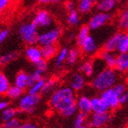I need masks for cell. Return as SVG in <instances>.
I'll list each match as a JSON object with an SVG mask.
<instances>
[{"label": "cell", "mask_w": 128, "mask_h": 128, "mask_svg": "<svg viewBox=\"0 0 128 128\" xmlns=\"http://www.w3.org/2000/svg\"><path fill=\"white\" fill-rule=\"evenodd\" d=\"M35 66H36V69L40 70H41V72H44L46 70H47V68H48L47 60H44L42 58L41 60H40L38 62L35 63Z\"/></svg>", "instance_id": "cell-39"}, {"label": "cell", "mask_w": 128, "mask_h": 128, "mask_svg": "<svg viewBox=\"0 0 128 128\" xmlns=\"http://www.w3.org/2000/svg\"><path fill=\"white\" fill-rule=\"evenodd\" d=\"M77 111L78 109H77V106H76V102H75L74 104L67 107L66 109H64L63 111H62L60 114H62V115L64 116V117H72V116H73V115H75L77 114Z\"/></svg>", "instance_id": "cell-36"}, {"label": "cell", "mask_w": 128, "mask_h": 128, "mask_svg": "<svg viewBox=\"0 0 128 128\" xmlns=\"http://www.w3.org/2000/svg\"><path fill=\"white\" fill-rule=\"evenodd\" d=\"M97 2L98 0H79V3H78L79 12L82 14L89 13Z\"/></svg>", "instance_id": "cell-21"}, {"label": "cell", "mask_w": 128, "mask_h": 128, "mask_svg": "<svg viewBox=\"0 0 128 128\" xmlns=\"http://www.w3.org/2000/svg\"><path fill=\"white\" fill-rule=\"evenodd\" d=\"M16 114H18V112H16V110L15 109V108L8 106V107H6L4 110H2L1 119H2V121L5 123L6 121L10 120V119H12V118H14V117H16Z\"/></svg>", "instance_id": "cell-24"}, {"label": "cell", "mask_w": 128, "mask_h": 128, "mask_svg": "<svg viewBox=\"0 0 128 128\" xmlns=\"http://www.w3.org/2000/svg\"><path fill=\"white\" fill-rule=\"evenodd\" d=\"M76 102V96L74 91L70 87L65 86L58 89L52 92L50 100V104L57 112H60L67 107Z\"/></svg>", "instance_id": "cell-1"}, {"label": "cell", "mask_w": 128, "mask_h": 128, "mask_svg": "<svg viewBox=\"0 0 128 128\" xmlns=\"http://www.w3.org/2000/svg\"><path fill=\"white\" fill-rule=\"evenodd\" d=\"M55 86H56V80L55 79H50L48 80H45L44 85L42 87V90H41V94H51L53 92Z\"/></svg>", "instance_id": "cell-34"}, {"label": "cell", "mask_w": 128, "mask_h": 128, "mask_svg": "<svg viewBox=\"0 0 128 128\" xmlns=\"http://www.w3.org/2000/svg\"><path fill=\"white\" fill-rule=\"evenodd\" d=\"M117 73L112 68L102 70L92 80V86L96 91L102 92L111 88L117 82Z\"/></svg>", "instance_id": "cell-2"}, {"label": "cell", "mask_w": 128, "mask_h": 128, "mask_svg": "<svg viewBox=\"0 0 128 128\" xmlns=\"http://www.w3.org/2000/svg\"><path fill=\"white\" fill-rule=\"evenodd\" d=\"M115 68L120 72H128V52L120 53L118 55Z\"/></svg>", "instance_id": "cell-18"}, {"label": "cell", "mask_w": 128, "mask_h": 128, "mask_svg": "<svg viewBox=\"0 0 128 128\" xmlns=\"http://www.w3.org/2000/svg\"><path fill=\"white\" fill-rule=\"evenodd\" d=\"M67 22L70 26H76L80 23V16H79V13H78L77 10L73 9L72 11H69Z\"/></svg>", "instance_id": "cell-33"}, {"label": "cell", "mask_w": 128, "mask_h": 128, "mask_svg": "<svg viewBox=\"0 0 128 128\" xmlns=\"http://www.w3.org/2000/svg\"><path fill=\"white\" fill-rule=\"evenodd\" d=\"M8 106V102L5 101V100H2L0 101V111H2L6 108V107Z\"/></svg>", "instance_id": "cell-45"}, {"label": "cell", "mask_w": 128, "mask_h": 128, "mask_svg": "<svg viewBox=\"0 0 128 128\" xmlns=\"http://www.w3.org/2000/svg\"><path fill=\"white\" fill-rule=\"evenodd\" d=\"M76 106L78 111L88 114L92 112L91 110V99L86 95H82L78 99H76Z\"/></svg>", "instance_id": "cell-12"}, {"label": "cell", "mask_w": 128, "mask_h": 128, "mask_svg": "<svg viewBox=\"0 0 128 128\" xmlns=\"http://www.w3.org/2000/svg\"><path fill=\"white\" fill-rule=\"evenodd\" d=\"M44 82H45V80L44 79H40V80H37L33 82L32 84H30V87H28V94H40L41 92V90H42V87L44 85Z\"/></svg>", "instance_id": "cell-25"}, {"label": "cell", "mask_w": 128, "mask_h": 128, "mask_svg": "<svg viewBox=\"0 0 128 128\" xmlns=\"http://www.w3.org/2000/svg\"><path fill=\"white\" fill-rule=\"evenodd\" d=\"M117 1H121V0H117Z\"/></svg>", "instance_id": "cell-48"}, {"label": "cell", "mask_w": 128, "mask_h": 128, "mask_svg": "<svg viewBox=\"0 0 128 128\" xmlns=\"http://www.w3.org/2000/svg\"><path fill=\"white\" fill-rule=\"evenodd\" d=\"M120 36H121V32H118V33H115V34L112 35L111 38H109L108 40L104 44V50L111 51V52L116 51Z\"/></svg>", "instance_id": "cell-19"}, {"label": "cell", "mask_w": 128, "mask_h": 128, "mask_svg": "<svg viewBox=\"0 0 128 128\" xmlns=\"http://www.w3.org/2000/svg\"><path fill=\"white\" fill-rule=\"evenodd\" d=\"M121 94L116 91L114 86H112L111 88H108L102 92L100 97L105 102L109 110H115L120 105L119 104V96Z\"/></svg>", "instance_id": "cell-6"}, {"label": "cell", "mask_w": 128, "mask_h": 128, "mask_svg": "<svg viewBox=\"0 0 128 128\" xmlns=\"http://www.w3.org/2000/svg\"><path fill=\"white\" fill-rule=\"evenodd\" d=\"M60 35H62L60 28H52L50 30H48L38 34V43L40 46L52 45V44H55L59 40Z\"/></svg>", "instance_id": "cell-5"}, {"label": "cell", "mask_w": 128, "mask_h": 128, "mask_svg": "<svg viewBox=\"0 0 128 128\" xmlns=\"http://www.w3.org/2000/svg\"><path fill=\"white\" fill-rule=\"evenodd\" d=\"M80 47L83 53L89 56L94 55L98 50V45L96 43V40H94V37H92L90 35L82 42Z\"/></svg>", "instance_id": "cell-9"}, {"label": "cell", "mask_w": 128, "mask_h": 128, "mask_svg": "<svg viewBox=\"0 0 128 128\" xmlns=\"http://www.w3.org/2000/svg\"><path fill=\"white\" fill-rule=\"evenodd\" d=\"M116 51H118L119 53L128 52V33H121Z\"/></svg>", "instance_id": "cell-22"}, {"label": "cell", "mask_w": 128, "mask_h": 128, "mask_svg": "<svg viewBox=\"0 0 128 128\" xmlns=\"http://www.w3.org/2000/svg\"><path fill=\"white\" fill-rule=\"evenodd\" d=\"M18 54L16 53V52H9V53H6L2 56H0V65H6V64L10 63L12 62L13 60L18 58Z\"/></svg>", "instance_id": "cell-35"}, {"label": "cell", "mask_w": 128, "mask_h": 128, "mask_svg": "<svg viewBox=\"0 0 128 128\" xmlns=\"http://www.w3.org/2000/svg\"><path fill=\"white\" fill-rule=\"evenodd\" d=\"M85 85V78L80 73H74L70 80V87L74 92L80 91Z\"/></svg>", "instance_id": "cell-13"}, {"label": "cell", "mask_w": 128, "mask_h": 128, "mask_svg": "<svg viewBox=\"0 0 128 128\" xmlns=\"http://www.w3.org/2000/svg\"><path fill=\"white\" fill-rule=\"evenodd\" d=\"M119 27L124 30H128V8L120 14L118 19Z\"/></svg>", "instance_id": "cell-31"}, {"label": "cell", "mask_w": 128, "mask_h": 128, "mask_svg": "<svg viewBox=\"0 0 128 128\" xmlns=\"http://www.w3.org/2000/svg\"><path fill=\"white\" fill-rule=\"evenodd\" d=\"M23 92H24V90H22L21 88L18 87L16 85H10L9 89H8L6 94V95L8 96L9 99L16 100V99H19L23 95Z\"/></svg>", "instance_id": "cell-23"}, {"label": "cell", "mask_w": 128, "mask_h": 128, "mask_svg": "<svg viewBox=\"0 0 128 128\" xmlns=\"http://www.w3.org/2000/svg\"><path fill=\"white\" fill-rule=\"evenodd\" d=\"M2 127V123H1V122H0V128Z\"/></svg>", "instance_id": "cell-47"}, {"label": "cell", "mask_w": 128, "mask_h": 128, "mask_svg": "<svg viewBox=\"0 0 128 128\" xmlns=\"http://www.w3.org/2000/svg\"><path fill=\"white\" fill-rule=\"evenodd\" d=\"M89 35H90V28H89V27L88 26H82L80 28V30H79L77 34V37H76L78 45L80 46L82 44V42L88 37Z\"/></svg>", "instance_id": "cell-32"}, {"label": "cell", "mask_w": 128, "mask_h": 128, "mask_svg": "<svg viewBox=\"0 0 128 128\" xmlns=\"http://www.w3.org/2000/svg\"><path fill=\"white\" fill-rule=\"evenodd\" d=\"M111 16H111L110 13H105V12H100V11H98L90 19L88 25L89 28L92 30H96L101 28L102 27H104V25L106 24L107 22L110 21Z\"/></svg>", "instance_id": "cell-7"}, {"label": "cell", "mask_w": 128, "mask_h": 128, "mask_svg": "<svg viewBox=\"0 0 128 128\" xmlns=\"http://www.w3.org/2000/svg\"><path fill=\"white\" fill-rule=\"evenodd\" d=\"M40 101V94H28L24 96L20 97L18 102L19 110L23 112H33L36 109V107Z\"/></svg>", "instance_id": "cell-4"}, {"label": "cell", "mask_w": 128, "mask_h": 128, "mask_svg": "<svg viewBox=\"0 0 128 128\" xmlns=\"http://www.w3.org/2000/svg\"><path fill=\"white\" fill-rule=\"evenodd\" d=\"M65 6H66V9L68 11H72L73 9H75V4L74 2L72 1H68V2L65 4Z\"/></svg>", "instance_id": "cell-44"}, {"label": "cell", "mask_w": 128, "mask_h": 128, "mask_svg": "<svg viewBox=\"0 0 128 128\" xmlns=\"http://www.w3.org/2000/svg\"><path fill=\"white\" fill-rule=\"evenodd\" d=\"M20 126H21V122L16 117L12 118L4 123V127L6 128H20Z\"/></svg>", "instance_id": "cell-37"}, {"label": "cell", "mask_w": 128, "mask_h": 128, "mask_svg": "<svg viewBox=\"0 0 128 128\" xmlns=\"http://www.w3.org/2000/svg\"><path fill=\"white\" fill-rule=\"evenodd\" d=\"M60 0H40V2L41 3V4H44V5H46V4H54V3H58Z\"/></svg>", "instance_id": "cell-46"}, {"label": "cell", "mask_w": 128, "mask_h": 128, "mask_svg": "<svg viewBox=\"0 0 128 128\" xmlns=\"http://www.w3.org/2000/svg\"><path fill=\"white\" fill-rule=\"evenodd\" d=\"M41 54H42V58L46 60L52 59L54 56H56L57 52H58V48H57L55 44L52 45H45L41 46Z\"/></svg>", "instance_id": "cell-20"}, {"label": "cell", "mask_w": 128, "mask_h": 128, "mask_svg": "<svg viewBox=\"0 0 128 128\" xmlns=\"http://www.w3.org/2000/svg\"><path fill=\"white\" fill-rule=\"evenodd\" d=\"M91 110L94 112H108L109 108L101 97H94L91 99Z\"/></svg>", "instance_id": "cell-15"}, {"label": "cell", "mask_w": 128, "mask_h": 128, "mask_svg": "<svg viewBox=\"0 0 128 128\" xmlns=\"http://www.w3.org/2000/svg\"><path fill=\"white\" fill-rule=\"evenodd\" d=\"M110 120V115L108 114L107 112H94V114L92 115L91 121L89 126H92L95 128L104 127L106 126Z\"/></svg>", "instance_id": "cell-10"}, {"label": "cell", "mask_w": 128, "mask_h": 128, "mask_svg": "<svg viewBox=\"0 0 128 128\" xmlns=\"http://www.w3.org/2000/svg\"><path fill=\"white\" fill-rule=\"evenodd\" d=\"M127 102H128V92H123V94L119 96V104L120 105H124Z\"/></svg>", "instance_id": "cell-42"}, {"label": "cell", "mask_w": 128, "mask_h": 128, "mask_svg": "<svg viewBox=\"0 0 128 128\" xmlns=\"http://www.w3.org/2000/svg\"><path fill=\"white\" fill-rule=\"evenodd\" d=\"M68 48H62L59 52H57V57H56V60H55V65H56L57 68H60V67L63 65V63L66 62V58H67V54H68Z\"/></svg>", "instance_id": "cell-29"}, {"label": "cell", "mask_w": 128, "mask_h": 128, "mask_svg": "<svg viewBox=\"0 0 128 128\" xmlns=\"http://www.w3.org/2000/svg\"><path fill=\"white\" fill-rule=\"evenodd\" d=\"M33 23L36 25V27L38 28H46L50 27L53 23V19L50 14L45 9H41L37 12L35 15V18L33 19Z\"/></svg>", "instance_id": "cell-8"}, {"label": "cell", "mask_w": 128, "mask_h": 128, "mask_svg": "<svg viewBox=\"0 0 128 128\" xmlns=\"http://www.w3.org/2000/svg\"><path fill=\"white\" fill-rule=\"evenodd\" d=\"M18 35L20 38L28 45H36L38 38V32L36 25L31 23H24L19 27Z\"/></svg>", "instance_id": "cell-3"}, {"label": "cell", "mask_w": 128, "mask_h": 128, "mask_svg": "<svg viewBox=\"0 0 128 128\" xmlns=\"http://www.w3.org/2000/svg\"><path fill=\"white\" fill-rule=\"evenodd\" d=\"M87 119V114L80 112H78L76 116H75L74 122H73V126L75 128H82L85 127V122Z\"/></svg>", "instance_id": "cell-30"}, {"label": "cell", "mask_w": 128, "mask_h": 128, "mask_svg": "<svg viewBox=\"0 0 128 128\" xmlns=\"http://www.w3.org/2000/svg\"><path fill=\"white\" fill-rule=\"evenodd\" d=\"M38 126L36 124L31 123V122H27V123L21 124L20 128H37Z\"/></svg>", "instance_id": "cell-43"}, {"label": "cell", "mask_w": 128, "mask_h": 128, "mask_svg": "<svg viewBox=\"0 0 128 128\" xmlns=\"http://www.w3.org/2000/svg\"><path fill=\"white\" fill-rule=\"evenodd\" d=\"M30 84V74L26 72H20L16 75L15 78V85L21 88L22 90L28 88Z\"/></svg>", "instance_id": "cell-16"}, {"label": "cell", "mask_w": 128, "mask_h": 128, "mask_svg": "<svg viewBox=\"0 0 128 128\" xmlns=\"http://www.w3.org/2000/svg\"><path fill=\"white\" fill-rule=\"evenodd\" d=\"M10 87V82L5 74L0 72V95H6Z\"/></svg>", "instance_id": "cell-27"}, {"label": "cell", "mask_w": 128, "mask_h": 128, "mask_svg": "<svg viewBox=\"0 0 128 128\" xmlns=\"http://www.w3.org/2000/svg\"><path fill=\"white\" fill-rule=\"evenodd\" d=\"M80 72L87 77H92L94 72V65L92 62H85L80 65Z\"/></svg>", "instance_id": "cell-28"}, {"label": "cell", "mask_w": 128, "mask_h": 128, "mask_svg": "<svg viewBox=\"0 0 128 128\" xmlns=\"http://www.w3.org/2000/svg\"><path fill=\"white\" fill-rule=\"evenodd\" d=\"M44 72H41V70H40L38 69H35V70L32 73H30V84H32L33 82H37V80H40V79H42V75ZM30 87V86H28Z\"/></svg>", "instance_id": "cell-38"}, {"label": "cell", "mask_w": 128, "mask_h": 128, "mask_svg": "<svg viewBox=\"0 0 128 128\" xmlns=\"http://www.w3.org/2000/svg\"><path fill=\"white\" fill-rule=\"evenodd\" d=\"M12 0H0V14H2L10 6Z\"/></svg>", "instance_id": "cell-40"}, {"label": "cell", "mask_w": 128, "mask_h": 128, "mask_svg": "<svg viewBox=\"0 0 128 128\" xmlns=\"http://www.w3.org/2000/svg\"><path fill=\"white\" fill-rule=\"evenodd\" d=\"M117 0H98L96 3V8L100 12L110 13L116 6Z\"/></svg>", "instance_id": "cell-14"}, {"label": "cell", "mask_w": 128, "mask_h": 128, "mask_svg": "<svg viewBox=\"0 0 128 128\" xmlns=\"http://www.w3.org/2000/svg\"><path fill=\"white\" fill-rule=\"evenodd\" d=\"M26 57L32 63H36L40 60L42 59V54L40 48L35 45H30V47L26 50Z\"/></svg>", "instance_id": "cell-11"}, {"label": "cell", "mask_w": 128, "mask_h": 128, "mask_svg": "<svg viewBox=\"0 0 128 128\" xmlns=\"http://www.w3.org/2000/svg\"><path fill=\"white\" fill-rule=\"evenodd\" d=\"M80 56V51L77 48H72L68 50V54H67L66 58V62L69 65H73L77 62V60Z\"/></svg>", "instance_id": "cell-26"}, {"label": "cell", "mask_w": 128, "mask_h": 128, "mask_svg": "<svg viewBox=\"0 0 128 128\" xmlns=\"http://www.w3.org/2000/svg\"><path fill=\"white\" fill-rule=\"evenodd\" d=\"M100 57H101L102 60L104 62V63L106 65L108 68H115L116 65V58L117 56H115L114 52L107 50H102L100 53Z\"/></svg>", "instance_id": "cell-17"}, {"label": "cell", "mask_w": 128, "mask_h": 128, "mask_svg": "<svg viewBox=\"0 0 128 128\" xmlns=\"http://www.w3.org/2000/svg\"><path fill=\"white\" fill-rule=\"evenodd\" d=\"M8 35H9V30H6V28L0 30V45L8 38Z\"/></svg>", "instance_id": "cell-41"}]
</instances>
